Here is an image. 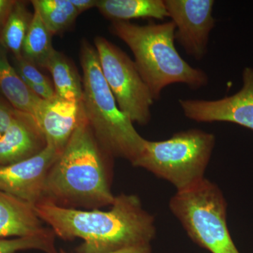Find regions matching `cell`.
I'll return each instance as SVG.
<instances>
[{"label":"cell","mask_w":253,"mask_h":253,"mask_svg":"<svg viewBox=\"0 0 253 253\" xmlns=\"http://www.w3.org/2000/svg\"><path fill=\"white\" fill-rule=\"evenodd\" d=\"M110 211H82L42 201L35 205L38 217L55 235L66 241H84L79 253H109L147 246L156 229L154 218L143 208L135 195L116 196Z\"/></svg>","instance_id":"obj_1"},{"label":"cell","mask_w":253,"mask_h":253,"mask_svg":"<svg viewBox=\"0 0 253 253\" xmlns=\"http://www.w3.org/2000/svg\"><path fill=\"white\" fill-rule=\"evenodd\" d=\"M106 156H111L100 146L84 113L48 173L42 201L74 209L112 205L116 196L109 187Z\"/></svg>","instance_id":"obj_2"},{"label":"cell","mask_w":253,"mask_h":253,"mask_svg":"<svg viewBox=\"0 0 253 253\" xmlns=\"http://www.w3.org/2000/svg\"><path fill=\"white\" fill-rule=\"evenodd\" d=\"M111 32L129 46L134 63L155 100L166 86L176 83L199 89L208 84V75L192 67L178 53L175 26L172 21L140 26L129 21H113Z\"/></svg>","instance_id":"obj_3"},{"label":"cell","mask_w":253,"mask_h":253,"mask_svg":"<svg viewBox=\"0 0 253 253\" xmlns=\"http://www.w3.org/2000/svg\"><path fill=\"white\" fill-rule=\"evenodd\" d=\"M83 110L100 146L111 157L126 158L132 164L139 157L145 139L120 110L105 79L96 48L82 42Z\"/></svg>","instance_id":"obj_4"},{"label":"cell","mask_w":253,"mask_h":253,"mask_svg":"<svg viewBox=\"0 0 253 253\" xmlns=\"http://www.w3.org/2000/svg\"><path fill=\"white\" fill-rule=\"evenodd\" d=\"M215 146L212 133L198 129L179 131L164 141L145 139L144 148L132 163L175 186L188 189L204 179Z\"/></svg>","instance_id":"obj_5"},{"label":"cell","mask_w":253,"mask_h":253,"mask_svg":"<svg viewBox=\"0 0 253 253\" xmlns=\"http://www.w3.org/2000/svg\"><path fill=\"white\" fill-rule=\"evenodd\" d=\"M169 207L196 244L212 253H240L226 222V200L219 188L208 179L176 191Z\"/></svg>","instance_id":"obj_6"},{"label":"cell","mask_w":253,"mask_h":253,"mask_svg":"<svg viewBox=\"0 0 253 253\" xmlns=\"http://www.w3.org/2000/svg\"><path fill=\"white\" fill-rule=\"evenodd\" d=\"M103 74L120 110L133 123L146 126L154 99L134 61L104 37L94 39Z\"/></svg>","instance_id":"obj_7"},{"label":"cell","mask_w":253,"mask_h":253,"mask_svg":"<svg viewBox=\"0 0 253 253\" xmlns=\"http://www.w3.org/2000/svg\"><path fill=\"white\" fill-rule=\"evenodd\" d=\"M168 17L175 26V41L197 61L207 53L210 34L215 20L213 0H164Z\"/></svg>","instance_id":"obj_8"},{"label":"cell","mask_w":253,"mask_h":253,"mask_svg":"<svg viewBox=\"0 0 253 253\" xmlns=\"http://www.w3.org/2000/svg\"><path fill=\"white\" fill-rule=\"evenodd\" d=\"M242 78V87L231 96L217 100L179 99L184 116L198 123H233L253 130V68H244Z\"/></svg>","instance_id":"obj_9"},{"label":"cell","mask_w":253,"mask_h":253,"mask_svg":"<svg viewBox=\"0 0 253 253\" xmlns=\"http://www.w3.org/2000/svg\"><path fill=\"white\" fill-rule=\"evenodd\" d=\"M62 151L47 144L33 157L9 166H0V191L33 206L41 202L44 199L46 176Z\"/></svg>","instance_id":"obj_10"},{"label":"cell","mask_w":253,"mask_h":253,"mask_svg":"<svg viewBox=\"0 0 253 253\" xmlns=\"http://www.w3.org/2000/svg\"><path fill=\"white\" fill-rule=\"evenodd\" d=\"M83 116L82 101H68L55 96L42 100L33 118L47 144L63 151Z\"/></svg>","instance_id":"obj_11"},{"label":"cell","mask_w":253,"mask_h":253,"mask_svg":"<svg viewBox=\"0 0 253 253\" xmlns=\"http://www.w3.org/2000/svg\"><path fill=\"white\" fill-rule=\"evenodd\" d=\"M47 143L36 120L18 112L14 122L0 136V166L21 162L41 153Z\"/></svg>","instance_id":"obj_12"},{"label":"cell","mask_w":253,"mask_h":253,"mask_svg":"<svg viewBox=\"0 0 253 253\" xmlns=\"http://www.w3.org/2000/svg\"><path fill=\"white\" fill-rule=\"evenodd\" d=\"M34 206L0 191V239L39 235L45 232Z\"/></svg>","instance_id":"obj_13"},{"label":"cell","mask_w":253,"mask_h":253,"mask_svg":"<svg viewBox=\"0 0 253 253\" xmlns=\"http://www.w3.org/2000/svg\"><path fill=\"white\" fill-rule=\"evenodd\" d=\"M8 51L0 44V94L15 109L34 116L43 99L29 89L14 66Z\"/></svg>","instance_id":"obj_14"},{"label":"cell","mask_w":253,"mask_h":253,"mask_svg":"<svg viewBox=\"0 0 253 253\" xmlns=\"http://www.w3.org/2000/svg\"><path fill=\"white\" fill-rule=\"evenodd\" d=\"M96 7L112 22L139 18L164 20L168 17L164 0H97Z\"/></svg>","instance_id":"obj_15"},{"label":"cell","mask_w":253,"mask_h":253,"mask_svg":"<svg viewBox=\"0 0 253 253\" xmlns=\"http://www.w3.org/2000/svg\"><path fill=\"white\" fill-rule=\"evenodd\" d=\"M46 68L52 76L56 96L68 101H82L83 81L72 62L64 54L55 49Z\"/></svg>","instance_id":"obj_16"},{"label":"cell","mask_w":253,"mask_h":253,"mask_svg":"<svg viewBox=\"0 0 253 253\" xmlns=\"http://www.w3.org/2000/svg\"><path fill=\"white\" fill-rule=\"evenodd\" d=\"M33 14L27 3L16 0L7 21L0 32V44L15 59L22 57L23 43L31 26Z\"/></svg>","instance_id":"obj_17"},{"label":"cell","mask_w":253,"mask_h":253,"mask_svg":"<svg viewBox=\"0 0 253 253\" xmlns=\"http://www.w3.org/2000/svg\"><path fill=\"white\" fill-rule=\"evenodd\" d=\"M52 37L38 11L34 10L31 26L23 43L22 57L37 67L46 68L55 50Z\"/></svg>","instance_id":"obj_18"},{"label":"cell","mask_w":253,"mask_h":253,"mask_svg":"<svg viewBox=\"0 0 253 253\" xmlns=\"http://www.w3.org/2000/svg\"><path fill=\"white\" fill-rule=\"evenodd\" d=\"M31 3L53 36L68 30L80 15L70 0H33Z\"/></svg>","instance_id":"obj_19"},{"label":"cell","mask_w":253,"mask_h":253,"mask_svg":"<svg viewBox=\"0 0 253 253\" xmlns=\"http://www.w3.org/2000/svg\"><path fill=\"white\" fill-rule=\"evenodd\" d=\"M55 234L51 229L39 235L0 239V253H16L25 250H40L46 253H57L54 246Z\"/></svg>","instance_id":"obj_20"},{"label":"cell","mask_w":253,"mask_h":253,"mask_svg":"<svg viewBox=\"0 0 253 253\" xmlns=\"http://www.w3.org/2000/svg\"><path fill=\"white\" fill-rule=\"evenodd\" d=\"M14 67L25 83H33L36 84L51 85V82L38 69L34 64L29 62L24 58L13 60Z\"/></svg>","instance_id":"obj_21"},{"label":"cell","mask_w":253,"mask_h":253,"mask_svg":"<svg viewBox=\"0 0 253 253\" xmlns=\"http://www.w3.org/2000/svg\"><path fill=\"white\" fill-rule=\"evenodd\" d=\"M19 111L15 109L6 99L0 94V136L6 132L14 122Z\"/></svg>","instance_id":"obj_22"},{"label":"cell","mask_w":253,"mask_h":253,"mask_svg":"<svg viewBox=\"0 0 253 253\" xmlns=\"http://www.w3.org/2000/svg\"><path fill=\"white\" fill-rule=\"evenodd\" d=\"M25 83V82H24ZM35 94L43 100H49L56 96L54 88L52 85L46 84H36L33 83H25Z\"/></svg>","instance_id":"obj_23"},{"label":"cell","mask_w":253,"mask_h":253,"mask_svg":"<svg viewBox=\"0 0 253 253\" xmlns=\"http://www.w3.org/2000/svg\"><path fill=\"white\" fill-rule=\"evenodd\" d=\"M16 0H0V32L7 21Z\"/></svg>","instance_id":"obj_24"},{"label":"cell","mask_w":253,"mask_h":253,"mask_svg":"<svg viewBox=\"0 0 253 253\" xmlns=\"http://www.w3.org/2000/svg\"><path fill=\"white\" fill-rule=\"evenodd\" d=\"M71 4L77 10L78 14H81L86 10L91 9L96 6L97 0H70Z\"/></svg>","instance_id":"obj_25"},{"label":"cell","mask_w":253,"mask_h":253,"mask_svg":"<svg viewBox=\"0 0 253 253\" xmlns=\"http://www.w3.org/2000/svg\"><path fill=\"white\" fill-rule=\"evenodd\" d=\"M57 253H67L65 252L63 250H60L59 252H57ZM109 253H153V252L152 249L151 248V245H147V246H139L127 248V249L120 250V251Z\"/></svg>","instance_id":"obj_26"}]
</instances>
